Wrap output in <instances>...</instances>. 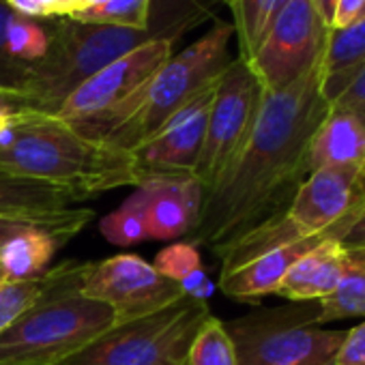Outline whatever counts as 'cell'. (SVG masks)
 Returning a JSON list of instances; mask_svg holds the SVG:
<instances>
[{"label":"cell","instance_id":"1","mask_svg":"<svg viewBox=\"0 0 365 365\" xmlns=\"http://www.w3.org/2000/svg\"><path fill=\"white\" fill-rule=\"evenodd\" d=\"M329 108L320 93V65L282 91H262L245 144L205 194L198 224L185 241L222 256L235 241L286 211L309 174V140Z\"/></svg>","mask_w":365,"mask_h":365},{"label":"cell","instance_id":"2","mask_svg":"<svg viewBox=\"0 0 365 365\" xmlns=\"http://www.w3.org/2000/svg\"><path fill=\"white\" fill-rule=\"evenodd\" d=\"M0 170L50 182L73 200L138 187L129 150L88 140L65 120L31 110L9 112L0 120Z\"/></svg>","mask_w":365,"mask_h":365},{"label":"cell","instance_id":"3","mask_svg":"<svg viewBox=\"0 0 365 365\" xmlns=\"http://www.w3.org/2000/svg\"><path fill=\"white\" fill-rule=\"evenodd\" d=\"M235 26L220 22L198 41L172 54L159 71L123 106L110 114L73 127L88 140L106 142L120 150H135L150 140L178 110L211 88L228 65Z\"/></svg>","mask_w":365,"mask_h":365},{"label":"cell","instance_id":"4","mask_svg":"<svg viewBox=\"0 0 365 365\" xmlns=\"http://www.w3.org/2000/svg\"><path fill=\"white\" fill-rule=\"evenodd\" d=\"M196 9L165 18L148 29H123L110 24H86L69 18H52L50 46L43 61L35 67L24 93L22 108L54 116L65 99L97 71L129 54L131 50L157 41L178 39L196 24Z\"/></svg>","mask_w":365,"mask_h":365},{"label":"cell","instance_id":"5","mask_svg":"<svg viewBox=\"0 0 365 365\" xmlns=\"http://www.w3.org/2000/svg\"><path fill=\"white\" fill-rule=\"evenodd\" d=\"M88 264L52 271L37 303L0 333V365H61L116 324L106 303L82 292Z\"/></svg>","mask_w":365,"mask_h":365},{"label":"cell","instance_id":"6","mask_svg":"<svg viewBox=\"0 0 365 365\" xmlns=\"http://www.w3.org/2000/svg\"><path fill=\"white\" fill-rule=\"evenodd\" d=\"M211 316L207 301L182 294L153 314L114 324L61 365H185L194 337Z\"/></svg>","mask_w":365,"mask_h":365},{"label":"cell","instance_id":"7","mask_svg":"<svg viewBox=\"0 0 365 365\" xmlns=\"http://www.w3.org/2000/svg\"><path fill=\"white\" fill-rule=\"evenodd\" d=\"M318 305L292 303L224 322L239 365H333L346 331L316 324Z\"/></svg>","mask_w":365,"mask_h":365},{"label":"cell","instance_id":"8","mask_svg":"<svg viewBox=\"0 0 365 365\" xmlns=\"http://www.w3.org/2000/svg\"><path fill=\"white\" fill-rule=\"evenodd\" d=\"M329 33L314 0H288L245 63L264 91H282L320 65Z\"/></svg>","mask_w":365,"mask_h":365},{"label":"cell","instance_id":"9","mask_svg":"<svg viewBox=\"0 0 365 365\" xmlns=\"http://www.w3.org/2000/svg\"><path fill=\"white\" fill-rule=\"evenodd\" d=\"M262 86L250 65L237 56L215 84L202 153L194 176L207 194L245 144L262 99Z\"/></svg>","mask_w":365,"mask_h":365},{"label":"cell","instance_id":"10","mask_svg":"<svg viewBox=\"0 0 365 365\" xmlns=\"http://www.w3.org/2000/svg\"><path fill=\"white\" fill-rule=\"evenodd\" d=\"M174 39L148 41L82 82L54 114L71 127L97 120L129 101L172 56Z\"/></svg>","mask_w":365,"mask_h":365},{"label":"cell","instance_id":"11","mask_svg":"<svg viewBox=\"0 0 365 365\" xmlns=\"http://www.w3.org/2000/svg\"><path fill=\"white\" fill-rule=\"evenodd\" d=\"M82 292L106 303L114 312L116 324L153 314L182 297L176 282L157 273L150 262L135 254H118L88 264Z\"/></svg>","mask_w":365,"mask_h":365},{"label":"cell","instance_id":"12","mask_svg":"<svg viewBox=\"0 0 365 365\" xmlns=\"http://www.w3.org/2000/svg\"><path fill=\"white\" fill-rule=\"evenodd\" d=\"M215 84L178 110L150 140L131 150L138 185L163 176H194L205 144Z\"/></svg>","mask_w":365,"mask_h":365},{"label":"cell","instance_id":"13","mask_svg":"<svg viewBox=\"0 0 365 365\" xmlns=\"http://www.w3.org/2000/svg\"><path fill=\"white\" fill-rule=\"evenodd\" d=\"M138 196L148 239L174 241L196 228L205 192L196 176H163L140 182Z\"/></svg>","mask_w":365,"mask_h":365},{"label":"cell","instance_id":"14","mask_svg":"<svg viewBox=\"0 0 365 365\" xmlns=\"http://www.w3.org/2000/svg\"><path fill=\"white\" fill-rule=\"evenodd\" d=\"M322 239L327 237L301 239L267 250L250 262L237 267L235 271L220 275L217 288L235 301H258L262 297L275 294L290 267Z\"/></svg>","mask_w":365,"mask_h":365},{"label":"cell","instance_id":"15","mask_svg":"<svg viewBox=\"0 0 365 365\" xmlns=\"http://www.w3.org/2000/svg\"><path fill=\"white\" fill-rule=\"evenodd\" d=\"M307 168L365 170V125L339 108H329L307 148Z\"/></svg>","mask_w":365,"mask_h":365},{"label":"cell","instance_id":"16","mask_svg":"<svg viewBox=\"0 0 365 365\" xmlns=\"http://www.w3.org/2000/svg\"><path fill=\"white\" fill-rule=\"evenodd\" d=\"M344 254L339 239H322L290 267L275 294L292 303H312L329 297L341 277Z\"/></svg>","mask_w":365,"mask_h":365},{"label":"cell","instance_id":"17","mask_svg":"<svg viewBox=\"0 0 365 365\" xmlns=\"http://www.w3.org/2000/svg\"><path fill=\"white\" fill-rule=\"evenodd\" d=\"M73 196L50 182L0 170V217L54 220L69 211Z\"/></svg>","mask_w":365,"mask_h":365},{"label":"cell","instance_id":"18","mask_svg":"<svg viewBox=\"0 0 365 365\" xmlns=\"http://www.w3.org/2000/svg\"><path fill=\"white\" fill-rule=\"evenodd\" d=\"M63 243H67V239L43 224H33L16 232L0 247V269L5 273V279L24 282L43 275Z\"/></svg>","mask_w":365,"mask_h":365},{"label":"cell","instance_id":"19","mask_svg":"<svg viewBox=\"0 0 365 365\" xmlns=\"http://www.w3.org/2000/svg\"><path fill=\"white\" fill-rule=\"evenodd\" d=\"M365 67V16L341 31H331L320 61V93L333 103Z\"/></svg>","mask_w":365,"mask_h":365},{"label":"cell","instance_id":"20","mask_svg":"<svg viewBox=\"0 0 365 365\" xmlns=\"http://www.w3.org/2000/svg\"><path fill=\"white\" fill-rule=\"evenodd\" d=\"M316 305L318 327L346 318H365V247L346 250L344 271L335 290L316 301Z\"/></svg>","mask_w":365,"mask_h":365},{"label":"cell","instance_id":"21","mask_svg":"<svg viewBox=\"0 0 365 365\" xmlns=\"http://www.w3.org/2000/svg\"><path fill=\"white\" fill-rule=\"evenodd\" d=\"M288 5V0H235V35L239 37V56L247 61L264 37L275 16Z\"/></svg>","mask_w":365,"mask_h":365},{"label":"cell","instance_id":"22","mask_svg":"<svg viewBox=\"0 0 365 365\" xmlns=\"http://www.w3.org/2000/svg\"><path fill=\"white\" fill-rule=\"evenodd\" d=\"M185 365H239L237 350L224 320L211 316L200 327L187 352Z\"/></svg>","mask_w":365,"mask_h":365},{"label":"cell","instance_id":"23","mask_svg":"<svg viewBox=\"0 0 365 365\" xmlns=\"http://www.w3.org/2000/svg\"><path fill=\"white\" fill-rule=\"evenodd\" d=\"M99 232L106 237V241L120 247H129L148 239L146 217L138 192H133L116 211L99 222Z\"/></svg>","mask_w":365,"mask_h":365},{"label":"cell","instance_id":"24","mask_svg":"<svg viewBox=\"0 0 365 365\" xmlns=\"http://www.w3.org/2000/svg\"><path fill=\"white\" fill-rule=\"evenodd\" d=\"M153 0H108V3L73 14L69 20L86 24H110L123 29H148Z\"/></svg>","mask_w":365,"mask_h":365},{"label":"cell","instance_id":"25","mask_svg":"<svg viewBox=\"0 0 365 365\" xmlns=\"http://www.w3.org/2000/svg\"><path fill=\"white\" fill-rule=\"evenodd\" d=\"M52 282V271L24 282H3L0 284V333L14 324L37 299L46 292Z\"/></svg>","mask_w":365,"mask_h":365},{"label":"cell","instance_id":"26","mask_svg":"<svg viewBox=\"0 0 365 365\" xmlns=\"http://www.w3.org/2000/svg\"><path fill=\"white\" fill-rule=\"evenodd\" d=\"M11 14H14V9L9 7L7 0H0V95L20 99L31 80V69L20 65L9 52L7 24H9ZM20 103H22V99H20Z\"/></svg>","mask_w":365,"mask_h":365},{"label":"cell","instance_id":"27","mask_svg":"<svg viewBox=\"0 0 365 365\" xmlns=\"http://www.w3.org/2000/svg\"><path fill=\"white\" fill-rule=\"evenodd\" d=\"M155 267L157 273H161L163 277L176 282L178 286L182 282H187L192 275L205 271L200 252L196 245L187 243V241H180V243H172L168 247H163L155 260L150 262Z\"/></svg>","mask_w":365,"mask_h":365},{"label":"cell","instance_id":"28","mask_svg":"<svg viewBox=\"0 0 365 365\" xmlns=\"http://www.w3.org/2000/svg\"><path fill=\"white\" fill-rule=\"evenodd\" d=\"M93 220V211L88 209H69L65 215L54 220H24V217H0V247H3L16 232L24 230L33 224H43L54 230H58L67 241L76 237L88 222Z\"/></svg>","mask_w":365,"mask_h":365},{"label":"cell","instance_id":"29","mask_svg":"<svg viewBox=\"0 0 365 365\" xmlns=\"http://www.w3.org/2000/svg\"><path fill=\"white\" fill-rule=\"evenodd\" d=\"M333 365H365V320L346 331V337L333 356Z\"/></svg>","mask_w":365,"mask_h":365},{"label":"cell","instance_id":"30","mask_svg":"<svg viewBox=\"0 0 365 365\" xmlns=\"http://www.w3.org/2000/svg\"><path fill=\"white\" fill-rule=\"evenodd\" d=\"M331 106L350 112L365 125V67L356 73V78L346 86V91Z\"/></svg>","mask_w":365,"mask_h":365},{"label":"cell","instance_id":"31","mask_svg":"<svg viewBox=\"0 0 365 365\" xmlns=\"http://www.w3.org/2000/svg\"><path fill=\"white\" fill-rule=\"evenodd\" d=\"M365 16V0H339L331 31H341Z\"/></svg>","mask_w":365,"mask_h":365},{"label":"cell","instance_id":"32","mask_svg":"<svg viewBox=\"0 0 365 365\" xmlns=\"http://www.w3.org/2000/svg\"><path fill=\"white\" fill-rule=\"evenodd\" d=\"M339 243L344 250H352V247H365V205L363 209L356 213V217L346 226V230L339 237Z\"/></svg>","mask_w":365,"mask_h":365},{"label":"cell","instance_id":"33","mask_svg":"<svg viewBox=\"0 0 365 365\" xmlns=\"http://www.w3.org/2000/svg\"><path fill=\"white\" fill-rule=\"evenodd\" d=\"M7 3L20 16L35 18V20H50V14L41 0H7Z\"/></svg>","mask_w":365,"mask_h":365},{"label":"cell","instance_id":"34","mask_svg":"<svg viewBox=\"0 0 365 365\" xmlns=\"http://www.w3.org/2000/svg\"><path fill=\"white\" fill-rule=\"evenodd\" d=\"M50 18H67L71 11V0H41Z\"/></svg>","mask_w":365,"mask_h":365},{"label":"cell","instance_id":"35","mask_svg":"<svg viewBox=\"0 0 365 365\" xmlns=\"http://www.w3.org/2000/svg\"><path fill=\"white\" fill-rule=\"evenodd\" d=\"M337 3H339V0H314V5H316L320 18L329 24V29L333 24V16H335V9H337Z\"/></svg>","mask_w":365,"mask_h":365},{"label":"cell","instance_id":"36","mask_svg":"<svg viewBox=\"0 0 365 365\" xmlns=\"http://www.w3.org/2000/svg\"><path fill=\"white\" fill-rule=\"evenodd\" d=\"M103 3H108V0H73L71 11H69V16H67V18H71L73 14H80V11H84V9L99 7V5H103Z\"/></svg>","mask_w":365,"mask_h":365},{"label":"cell","instance_id":"37","mask_svg":"<svg viewBox=\"0 0 365 365\" xmlns=\"http://www.w3.org/2000/svg\"><path fill=\"white\" fill-rule=\"evenodd\" d=\"M24 110L22 108V103H20V99H16V97H7V95H0V110Z\"/></svg>","mask_w":365,"mask_h":365},{"label":"cell","instance_id":"38","mask_svg":"<svg viewBox=\"0 0 365 365\" xmlns=\"http://www.w3.org/2000/svg\"><path fill=\"white\" fill-rule=\"evenodd\" d=\"M3 282H7V279H5V273H3V269H0V284H3Z\"/></svg>","mask_w":365,"mask_h":365},{"label":"cell","instance_id":"39","mask_svg":"<svg viewBox=\"0 0 365 365\" xmlns=\"http://www.w3.org/2000/svg\"><path fill=\"white\" fill-rule=\"evenodd\" d=\"M222 3H226V5H230V7H232V5H235V0H222Z\"/></svg>","mask_w":365,"mask_h":365}]
</instances>
